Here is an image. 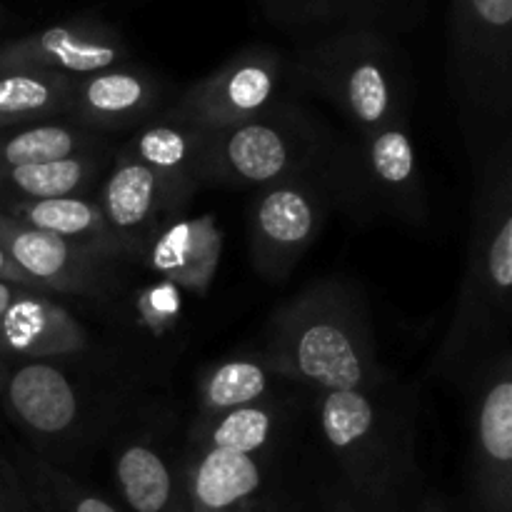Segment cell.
Listing matches in <instances>:
<instances>
[{
	"label": "cell",
	"mask_w": 512,
	"mask_h": 512,
	"mask_svg": "<svg viewBox=\"0 0 512 512\" xmlns=\"http://www.w3.org/2000/svg\"><path fill=\"white\" fill-rule=\"evenodd\" d=\"M270 23L283 30H410L420 20L425 0H258Z\"/></svg>",
	"instance_id": "9a60e30c"
},
{
	"label": "cell",
	"mask_w": 512,
	"mask_h": 512,
	"mask_svg": "<svg viewBox=\"0 0 512 512\" xmlns=\"http://www.w3.org/2000/svg\"><path fill=\"white\" fill-rule=\"evenodd\" d=\"M420 512H450V508L440 500V495H428V498L423 500V508H420Z\"/></svg>",
	"instance_id": "d6a6232c"
},
{
	"label": "cell",
	"mask_w": 512,
	"mask_h": 512,
	"mask_svg": "<svg viewBox=\"0 0 512 512\" xmlns=\"http://www.w3.org/2000/svg\"><path fill=\"white\" fill-rule=\"evenodd\" d=\"M285 75L328 100L360 135L405 120L408 60L388 33L358 28L318 35L285 60Z\"/></svg>",
	"instance_id": "3957f363"
},
{
	"label": "cell",
	"mask_w": 512,
	"mask_h": 512,
	"mask_svg": "<svg viewBox=\"0 0 512 512\" xmlns=\"http://www.w3.org/2000/svg\"><path fill=\"white\" fill-rule=\"evenodd\" d=\"M325 512H360V510L355 508V503H350V500L333 498L328 500V505H325Z\"/></svg>",
	"instance_id": "1f68e13d"
},
{
	"label": "cell",
	"mask_w": 512,
	"mask_h": 512,
	"mask_svg": "<svg viewBox=\"0 0 512 512\" xmlns=\"http://www.w3.org/2000/svg\"><path fill=\"white\" fill-rule=\"evenodd\" d=\"M10 465L35 512H123L108 498L28 450H15Z\"/></svg>",
	"instance_id": "d4e9b609"
},
{
	"label": "cell",
	"mask_w": 512,
	"mask_h": 512,
	"mask_svg": "<svg viewBox=\"0 0 512 512\" xmlns=\"http://www.w3.org/2000/svg\"><path fill=\"white\" fill-rule=\"evenodd\" d=\"M223 253V233L213 213L198 218L168 220L145 245L143 255L148 268L185 290L203 295L218 273Z\"/></svg>",
	"instance_id": "ac0fdd59"
},
{
	"label": "cell",
	"mask_w": 512,
	"mask_h": 512,
	"mask_svg": "<svg viewBox=\"0 0 512 512\" xmlns=\"http://www.w3.org/2000/svg\"><path fill=\"white\" fill-rule=\"evenodd\" d=\"M258 512H275L273 508H268V505H260V510Z\"/></svg>",
	"instance_id": "d590c367"
},
{
	"label": "cell",
	"mask_w": 512,
	"mask_h": 512,
	"mask_svg": "<svg viewBox=\"0 0 512 512\" xmlns=\"http://www.w3.org/2000/svg\"><path fill=\"white\" fill-rule=\"evenodd\" d=\"M28 288H20V285H13V283H5V280H0V318L5 315V310L10 308V305L15 303V300L20 298V295L25 293Z\"/></svg>",
	"instance_id": "4dcf8cb0"
},
{
	"label": "cell",
	"mask_w": 512,
	"mask_h": 512,
	"mask_svg": "<svg viewBox=\"0 0 512 512\" xmlns=\"http://www.w3.org/2000/svg\"><path fill=\"white\" fill-rule=\"evenodd\" d=\"M115 485L130 512H168L183 503L175 475L148 443H130L115 458Z\"/></svg>",
	"instance_id": "cb8c5ba5"
},
{
	"label": "cell",
	"mask_w": 512,
	"mask_h": 512,
	"mask_svg": "<svg viewBox=\"0 0 512 512\" xmlns=\"http://www.w3.org/2000/svg\"><path fill=\"white\" fill-rule=\"evenodd\" d=\"M193 190L160 178L145 165L118 155L100 193V210L125 255L140 258L153 235L173 218Z\"/></svg>",
	"instance_id": "8fae6325"
},
{
	"label": "cell",
	"mask_w": 512,
	"mask_h": 512,
	"mask_svg": "<svg viewBox=\"0 0 512 512\" xmlns=\"http://www.w3.org/2000/svg\"><path fill=\"white\" fill-rule=\"evenodd\" d=\"M73 88L75 75L43 70L0 73V130L65 120Z\"/></svg>",
	"instance_id": "7402d4cb"
},
{
	"label": "cell",
	"mask_w": 512,
	"mask_h": 512,
	"mask_svg": "<svg viewBox=\"0 0 512 512\" xmlns=\"http://www.w3.org/2000/svg\"><path fill=\"white\" fill-rule=\"evenodd\" d=\"M0 210L8 213L10 218L30 225V228L45 230V233L70 240V243L80 245L83 250L103 260L125 255L120 243L115 240L113 230L105 223V215L100 210L98 200L85 198V195H65V198L15 203L5 205Z\"/></svg>",
	"instance_id": "ffe728a7"
},
{
	"label": "cell",
	"mask_w": 512,
	"mask_h": 512,
	"mask_svg": "<svg viewBox=\"0 0 512 512\" xmlns=\"http://www.w3.org/2000/svg\"><path fill=\"white\" fill-rule=\"evenodd\" d=\"M450 80L475 170L510 135L512 0H453Z\"/></svg>",
	"instance_id": "277c9868"
},
{
	"label": "cell",
	"mask_w": 512,
	"mask_h": 512,
	"mask_svg": "<svg viewBox=\"0 0 512 512\" xmlns=\"http://www.w3.org/2000/svg\"><path fill=\"white\" fill-rule=\"evenodd\" d=\"M168 512H190V510L185 508V503H178L173 510H168Z\"/></svg>",
	"instance_id": "e575fe53"
},
{
	"label": "cell",
	"mask_w": 512,
	"mask_h": 512,
	"mask_svg": "<svg viewBox=\"0 0 512 512\" xmlns=\"http://www.w3.org/2000/svg\"><path fill=\"white\" fill-rule=\"evenodd\" d=\"M265 365L323 393L388 383L363 298L353 285L333 278L303 288L273 315Z\"/></svg>",
	"instance_id": "7a4b0ae2"
},
{
	"label": "cell",
	"mask_w": 512,
	"mask_h": 512,
	"mask_svg": "<svg viewBox=\"0 0 512 512\" xmlns=\"http://www.w3.org/2000/svg\"><path fill=\"white\" fill-rule=\"evenodd\" d=\"M100 133L73 123H38L0 130V168L50 163L95 153Z\"/></svg>",
	"instance_id": "484cf974"
},
{
	"label": "cell",
	"mask_w": 512,
	"mask_h": 512,
	"mask_svg": "<svg viewBox=\"0 0 512 512\" xmlns=\"http://www.w3.org/2000/svg\"><path fill=\"white\" fill-rule=\"evenodd\" d=\"M0 398L25 430L45 438L65 435L78 420L75 385L50 360H28L18 363V368L10 365Z\"/></svg>",
	"instance_id": "d6986e66"
},
{
	"label": "cell",
	"mask_w": 512,
	"mask_h": 512,
	"mask_svg": "<svg viewBox=\"0 0 512 512\" xmlns=\"http://www.w3.org/2000/svg\"><path fill=\"white\" fill-rule=\"evenodd\" d=\"M283 80V55L265 45H253L190 85L165 118L183 120L203 130L233 128L268 113L280 100Z\"/></svg>",
	"instance_id": "52a82bcc"
},
{
	"label": "cell",
	"mask_w": 512,
	"mask_h": 512,
	"mask_svg": "<svg viewBox=\"0 0 512 512\" xmlns=\"http://www.w3.org/2000/svg\"><path fill=\"white\" fill-rule=\"evenodd\" d=\"M350 173L355 178V193L370 200L375 208L390 210L415 223L425 218L418 153L405 120L360 135V148L350 160Z\"/></svg>",
	"instance_id": "7c38bea8"
},
{
	"label": "cell",
	"mask_w": 512,
	"mask_h": 512,
	"mask_svg": "<svg viewBox=\"0 0 512 512\" xmlns=\"http://www.w3.org/2000/svg\"><path fill=\"white\" fill-rule=\"evenodd\" d=\"M205 130L198 125L183 123V120H155L145 125L123 150V158L145 165L160 178L175 185L195 190L200 183L198 168L203 155Z\"/></svg>",
	"instance_id": "44dd1931"
},
{
	"label": "cell",
	"mask_w": 512,
	"mask_h": 512,
	"mask_svg": "<svg viewBox=\"0 0 512 512\" xmlns=\"http://www.w3.org/2000/svg\"><path fill=\"white\" fill-rule=\"evenodd\" d=\"M88 345L83 325L53 295L25 290L0 318V358L8 365L70 358Z\"/></svg>",
	"instance_id": "5bb4252c"
},
{
	"label": "cell",
	"mask_w": 512,
	"mask_h": 512,
	"mask_svg": "<svg viewBox=\"0 0 512 512\" xmlns=\"http://www.w3.org/2000/svg\"><path fill=\"white\" fill-rule=\"evenodd\" d=\"M375 390L320 398V433L353 493L370 510L395 512L413 473V420Z\"/></svg>",
	"instance_id": "5b68a950"
},
{
	"label": "cell",
	"mask_w": 512,
	"mask_h": 512,
	"mask_svg": "<svg viewBox=\"0 0 512 512\" xmlns=\"http://www.w3.org/2000/svg\"><path fill=\"white\" fill-rule=\"evenodd\" d=\"M0 243L13 263L48 295L93 293L105 260L70 240L30 228L0 210Z\"/></svg>",
	"instance_id": "4fadbf2b"
},
{
	"label": "cell",
	"mask_w": 512,
	"mask_h": 512,
	"mask_svg": "<svg viewBox=\"0 0 512 512\" xmlns=\"http://www.w3.org/2000/svg\"><path fill=\"white\" fill-rule=\"evenodd\" d=\"M160 100V85L150 73L140 68L98 70L75 78L65 120L80 128L118 130L140 123Z\"/></svg>",
	"instance_id": "2e32d148"
},
{
	"label": "cell",
	"mask_w": 512,
	"mask_h": 512,
	"mask_svg": "<svg viewBox=\"0 0 512 512\" xmlns=\"http://www.w3.org/2000/svg\"><path fill=\"white\" fill-rule=\"evenodd\" d=\"M100 155L83 153L50 163L0 168V208L33 200L80 195L98 175Z\"/></svg>",
	"instance_id": "603a6c76"
},
{
	"label": "cell",
	"mask_w": 512,
	"mask_h": 512,
	"mask_svg": "<svg viewBox=\"0 0 512 512\" xmlns=\"http://www.w3.org/2000/svg\"><path fill=\"white\" fill-rule=\"evenodd\" d=\"M325 135L305 110L278 100L268 113L205 130L198 178L225 185H273L305 178L323 160Z\"/></svg>",
	"instance_id": "8992f818"
},
{
	"label": "cell",
	"mask_w": 512,
	"mask_h": 512,
	"mask_svg": "<svg viewBox=\"0 0 512 512\" xmlns=\"http://www.w3.org/2000/svg\"><path fill=\"white\" fill-rule=\"evenodd\" d=\"M512 285V135L478 168L468 263L435 370L458 380L473 370L510 323Z\"/></svg>",
	"instance_id": "6da1fadb"
},
{
	"label": "cell",
	"mask_w": 512,
	"mask_h": 512,
	"mask_svg": "<svg viewBox=\"0 0 512 512\" xmlns=\"http://www.w3.org/2000/svg\"><path fill=\"white\" fill-rule=\"evenodd\" d=\"M263 480L255 455L198 448L185 463L180 493L190 512H258Z\"/></svg>",
	"instance_id": "e0dca14e"
},
{
	"label": "cell",
	"mask_w": 512,
	"mask_h": 512,
	"mask_svg": "<svg viewBox=\"0 0 512 512\" xmlns=\"http://www.w3.org/2000/svg\"><path fill=\"white\" fill-rule=\"evenodd\" d=\"M128 60L118 30L95 18H75L0 43V73L43 70L60 75H90Z\"/></svg>",
	"instance_id": "30bf717a"
},
{
	"label": "cell",
	"mask_w": 512,
	"mask_h": 512,
	"mask_svg": "<svg viewBox=\"0 0 512 512\" xmlns=\"http://www.w3.org/2000/svg\"><path fill=\"white\" fill-rule=\"evenodd\" d=\"M8 370H10V365L5 363L3 358H0V393H3V385H5V378H8Z\"/></svg>",
	"instance_id": "836d02e7"
},
{
	"label": "cell",
	"mask_w": 512,
	"mask_h": 512,
	"mask_svg": "<svg viewBox=\"0 0 512 512\" xmlns=\"http://www.w3.org/2000/svg\"><path fill=\"white\" fill-rule=\"evenodd\" d=\"M473 490L480 512H512V358L488 360L475 403Z\"/></svg>",
	"instance_id": "9c48e42d"
},
{
	"label": "cell",
	"mask_w": 512,
	"mask_h": 512,
	"mask_svg": "<svg viewBox=\"0 0 512 512\" xmlns=\"http://www.w3.org/2000/svg\"><path fill=\"white\" fill-rule=\"evenodd\" d=\"M275 430V410L268 403L243 405L215 418L203 420L198 448H218L230 453L258 455L270 443Z\"/></svg>",
	"instance_id": "83f0119b"
},
{
	"label": "cell",
	"mask_w": 512,
	"mask_h": 512,
	"mask_svg": "<svg viewBox=\"0 0 512 512\" xmlns=\"http://www.w3.org/2000/svg\"><path fill=\"white\" fill-rule=\"evenodd\" d=\"M270 388V368L265 360L233 358L215 365L200 385V410L203 420L215 418L243 405L263 403Z\"/></svg>",
	"instance_id": "4316f807"
},
{
	"label": "cell",
	"mask_w": 512,
	"mask_h": 512,
	"mask_svg": "<svg viewBox=\"0 0 512 512\" xmlns=\"http://www.w3.org/2000/svg\"><path fill=\"white\" fill-rule=\"evenodd\" d=\"M323 223V195L308 178L265 185L250 210V255L263 278L283 283Z\"/></svg>",
	"instance_id": "ba28073f"
},
{
	"label": "cell",
	"mask_w": 512,
	"mask_h": 512,
	"mask_svg": "<svg viewBox=\"0 0 512 512\" xmlns=\"http://www.w3.org/2000/svg\"><path fill=\"white\" fill-rule=\"evenodd\" d=\"M0 512H35L28 495L20 488L13 465L0 458Z\"/></svg>",
	"instance_id": "f1b7e54d"
},
{
	"label": "cell",
	"mask_w": 512,
	"mask_h": 512,
	"mask_svg": "<svg viewBox=\"0 0 512 512\" xmlns=\"http://www.w3.org/2000/svg\"><path fill=\"white\" fill-rule=\"evenodd\" d=\"M0 280H5V283H13V285H20V288H28V290H35V293H45L43 288H40L38 283H33V280L28 278V275L23 273V270L18 268V265L13 263V258L8 255V250L3 248V243H0Z\"/></svg>",
	"instance_id": "f546056e"
}]
</instances>
